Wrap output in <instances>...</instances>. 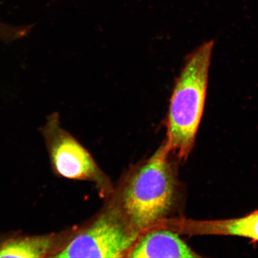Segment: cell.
<instances>
[{"instance_id": "obj_7", "label": "cell", "mask_w": 258, "mask_h": 258, "mask_svg": "<svg viewBox=\"0 0 258 258\" xmlns=\"http://www.w3.org/2000/svg\"><path fill=\"white\" fill-rule=\"evenodd\" d=\"M175 231L151 229L139 235L126 257H200Z\"/></svg>"}, {"instance_id": "obj_1", "label": "cell", "mask_w": 258, "mask_h": 258, "mask_svg": "<svg viewBox=\"0 0 258 258\" xmlns=\"http://www.w3.org/2000/svg\"><path fill=\"white\" fill-rule=\"evenodd\" d=\"M214 46V41L210 40L189 54L171 96L165 144L169 153L180 161L188 159L195 145L204 112Z\"/></svg>"}, {"instance_id": "obj_2", "label": "cell", "mask_w": 258, "mask_h": 258, "mask_svg": "<svg viewBox=\"0 0 258 258\" xmlns=\"http://www.w3.org/2000/svg\"><path fill=\"white\" fill-rule=\"evenodd\" d=\"M165 143L128 177L114 201L132 229L140 234L153 229L170 212L176 180Z\"/></svg>"}, {"instance_id": "obj_3", "label": "cell", "mask_w": 258, "mask_h": 258, "mask_svg": "<svg viewBox=\"0 0 258 258\" xmlns=\"http://www.w3.org/2000/svg\"><path fill=\"white\" fill-rule=\"evenodd\" d=\"M140 235L113 202L89 225L74 230L54 257H126Z\"/></svg>"}, {"instance_id": "obj_5", "label": "cell", "mask_w": 258, "mask_h": 258, "mask_svg": "<svg viewBox=\"0 0 258 258\" xmlns=\"http://www.w3.org/2000/svg\"><path fill=\"white\" fill-rule=\"evenodd\" d=\"M74 231L43 235L14 232L0 235V258L54 257L66 246Z\"/></svg>"}, {"instance_id": "obj_4", "label": "cell", "mask_w": 258, "mask_h": 258, "mask_svg": "<svg viewBox=\"0 0 258 258\" xmlns=\"http://www.w3.org/2000/svg\"><path fill=\"white\" fill-rule=\"evenodd\" d=\"M46 144L51 169L58 177L95 182L102 194L111 192L110 182L88 151L61 126L59 114L47 116L40 128Z\"/></svg>"}, {"instance_id": "obj_6", "label": "cell", "mask_w": 258, "mask_h": 258, "mask_svg": "<svg viewBox=\"0 0 258 258\" xmlns=\"http://www.w3.org/2000/svg\"><path fill=\"white\" fill-rule=\"evenodd\" d=\"M177 234L189 235H230L258 241V210L243 217L198 221L180 219L173 221Z\"/></svg>"}]
</instances>
